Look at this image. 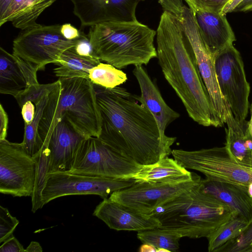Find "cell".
Wrapping results in <instances>:
<instances>
[{"instance_id":"obj_41","label":"cell","mask_w":252,"mask_h":252,"mask_svg":"<svg viewBox=\"0 0 252 252\" xmlns=\"http://www.w3.org/2000/svg\"><path fill=\"white\" fill-rule=\"evenodd\" d=\"M25 251L26 252H42L43 250L39 243L32 241Z\"/></svg>"},{"instance_id":"obj_43","label":"cell","mask_w":252,"mask_h":252,"mask_svg":"<svg viewBox=\"0 0 252 252\" xmlns=\"http://www.w3.org/2000/svg\"><path fill=\"white\" fill-rule=\"evenodd\" d=\"M139 251L140 252H157V248L154 246L146 243H143Z\"/></svg>"},{"instance_id":"obj_25","label":"cell","mask_w":252,"mask_h":252,"mask_svg":"<svg viewBox=\"0 0 252 252\" xmlns=\"http://www.w3.org/2000/svg\"><path fill=\"white\" fill-rule=\"evenodd\" d=\"M249 224L242 217L233 216L207 238L208 252H217L224 244L240 235Z\"/></svg>"},{"instance_id":"obj_4","label":"cell","mask_w":252,"mask_h":252,"mask_svg":"<svg viewBox=\"0 0 252 252\" xmlns=\"http://www.w3.org/2000/svg\"><path fill=\"white\" fill-rule=\"evenodd\" d=\"M199 183L161 204L153 211L151 216L159 221V228L181 238H207L235 216L225 203L202 192Z\"/></svg>"},{"instance_id":"obj_31","label":"cell","mask_w":252,"mask_h":252,"mask_svg":"<svg viewBox=\"0 0 252 252\" xmlns=\"http://www.w3.org/2000/svg\"><path fill=\"white\" fill-rule=\"evenodd\" d=\"M19 223L8 210L0 206V243L4 242L13 235V232Z\"/></svg>"},{"instance_id":"obj_14","label":"cell","mask_w":252,"mask_h":252,"mask_svg":"<svg viewBox=\"0 0 252 252\" xmlns=\"http://www.w3.org/2000/svg\"><path fill=\"white\" fill-rule=\"evenodd\" d=\"M81 27L104 22H135L136 9L144 0H69Z\"/></svg>"},{"instance_id":"obj_22","label":"cell","mask_w":252,"mask_h":252,"mask_svg":"<svg viewBox=\"0 0 252 252\" xmlns=\"http://www.w3.org/2000/svg\"><path fill=\"white\" fill-rule=\"evenodd\" d=\"M195 174L188 171L175 159L166 157L155 163L142 166L131 178L136 183H176L191 180Z\"/></svg>"},{"instance_id":"obj_40","label":"cell","mask_w":252,"mask_h":252,"mask_svg":"<svg viewBox=\"0 0 252 252\" xmlns=\"http://www.w3.org/2000/svg\"><path fill=\"white\" fill-rule=\"evenodd\" d=\"M243 0H230L223 8L221 14L226 15L227 13L233 12L235 8Z\"/></svg>"},{"instance_id":"obj_35","label":"cell","mask_w":252,"mask_h":252,"mask_svg":"<svg viewBox=\"0 0 252 252\" xmlns=\"http://www.w3.org/2000/svg\"><path fill=\"white\" fill-rule=\"evenodd\" d=\"M0 252H26L23 246L13 236L3 242L0 247Z\"/></svg>"},{"instance_id":"obj_10","label":"cell","mask_w":252,"mask_h":252,"mask_svg":"<svg viewBox=\"0 0 252 252\" xmlns=\"http://www.w3.org/2000/svg\"><path fill=\"white\" fill-rule=\"evenodd\" d=\"M215 64L223 98L237 120H246L249 107L250 86L240 53L233 45L227 46L215 57Z\"/></svg>"},{"instance_id":"obj_6","label":"cell","mask_w":252,"mask_h":252,"mask_svg":"<svg viewBox=\"0 0 252 252\" xmlns=\"http://www.w3.org/2000/svg\"><path fill=\"white\" fill-rule=\"evenodd\" d=\"M171 154L185 168L198 171L208 179L235 184L248 189L252 184V165L233 160L225 146L195 151L175 149Z\"/></svg>"},{"instance_id":"obj_19","label":"cell","mask_w":252,"mask_h":252,"mask_svg":"<svg viewBox=\"0 0 252 252\" xmlns=\"http://www.w3.org/2000/svg\"><path fill=\"white\" fill-rule=\"evenodd\" d=\"M199 187L204 193L227 205L235 216L249 222L252 220V197L247 188L207 178L201 180Z\"/></svg>"},{"instance_id":"obj_29","label":"cell","mask_w":252,"mask_h":252,"mask_svg":"<svg viewBox=\"0 0 252 252\" xmlns=\"http://www.w3.org/2000/svg\"><path fill=\"white\" fill-rule=\"evenodd\" d=\"M59 80H58L51 83L39 84L31 86L16 96L15 98L20 108L27 101H31L34 104L44 95L50 94L57 86Z\"/></svg>"},{"instance_id":"obj_12","label":"cell","mask_w":252,"mask_h":252,"mask_svg":"<svg viewBox=\"0 0 252 252\" xmlns=\"http://www.w3.org/2000/svg\"><path fill=\"white\" fill-rule=\"evenodd\" d=\"M194 52L202 78L207 90L213 108L222 126L229 108L223 98L218 85L215 57L204 41L192 11L184 5L178 17Z\"/></svg>"},{"instance_id":"obj_9","label":"cell","mask_w":252,"mask_h":252,"mask_svg":"<svg viewBox=\"0 0 252 252\" xmlns=\"http://www.w3.org/2000/svg\"><path fill=\"white\" fill-rule=\"evenodd\" d=\"M136 182L132 178H108L84 175L69 172L47 174L41 193L42 207L50 201L70 195L94 194L103 199L115 191Z\"/></svg>"},{"instance_id":"obj_23","label":"cell","mask_w":252,"mask_h":252,"mask_svg":"<svg viewBox=\"0 0 252 252\" xmlns=\"http://www.w3.org/2000/svg\"><path fill=\"white\" fill-rule=\"evenodd\" d=\"M56 0H13L3 16L0 26L7 22L22 31L38 27L37 18Z\"/></svg>"},{"instance_id":"obj_38","label":"cell","mask_w":252,"mask_h":252,"mask_svg":"<svg viewBox=\"0 0 252 252\" xmlns=\"http://www.w3.org/2000/svg\"><path fill=\"white\" fill-rule=\"evenodd\" d=\"M8 125V117L1 104L0 105V140L6 139Z\"/></svg>"},{"instance_id":"obj_27","label":"cell","mask_w":252,"mask_h":252,"mask_svg":"<svg viewBox=\"0 0 252 252\" xmlns=\"http://www.w3.org/2000/svg\"><path fill=\"white\" fill-rule=\"evenodd\" d=\"M89 79L95 85L112 89L126 82L127 77L121 69L100 62L90 70Z\"/></svg>"},{"instance_id":"obj_17","label":"cell","mask_w":252,"mask_h":252,"mask_svg":"<svg viewBox=\"0 0 252 252\" xmlns=\"http://www.w3.org/2000/svg\"><path fill=\"white\" fill-rule=\"evenodd\" d=\"M93 215L104 222L110 228L116 230L138 232L160 225L159 221L155 217L138 213L107 198L103 199L95 207Z\"/></svg>"},{"instance_id":"obj_42","label":"cell","mask_w":252,"mask_h":252,"mask_svg":"<svg viewBox=\"0 0 252 252\" xmlns=\"http://www.w3.org/2000/svg\"><path fill=\"white\" fill-rule=\"evenodd\" d=\"M13 0H0V17H2Z\"/></svg>"},{"instance_id":"obj_3","label":"cell","mask_w":252,"mask_h":252,"mask_svg":"<svg viewBox=\"0 0 252 252\" xmlns=\"http://www.w3.org/2000/svg\"><path fill=\"white\" fill-rule=\"evenodd\" d=\"M59 83L49 94L39 126L43 147H47L56 125L65 118L86 138L98 137L101 116L94 84L89 79L59 78Z\"/></svg>"},{"instance_id":"obj_13","label":"cell","mask_w":252,"mask_h":252,"mask_svg":"<svg viewBox=\"0 0 252 252\" xmlns=\"http://www.w3.org/2000/svg\"><path fill=\"white\" fill-rule=\"evenodd\" d=\"M201 180V177L195 174L191 180L180 183L138 182L113 192L108 198L138 213L151 215L159 205L191 189Z\"/></svg>"},{"instance_id":"obj_32","label":"cell","mask_w":252,"mask_h":252,"mask_svg":"<svg viewBox=\"0 0 252 252\" xmlns=\"http://www.w3.org/2000/svg\"><path fill=\"white\" fill-rule=\"evenodd\" d=\"M230 0H185L193 13L197 11H207L221 13Z\"/></svg>"},{"instance_id":"obj_21","label":"cell","mask_w":252,"mask_h":252,"mask_svg":"<svg viewBox=\"0 0 252 252\" xmlns=\"http://www.w3.org/2000/svg\"><path fill=\"white\" fill-rule=\"evenodd\" d=\"M226 147L234 161L252 165V125L250 121H239L229 108L225 117Z\"/></svg>"},{"instance_id":"obj_2","label":"cell","mask_w":252,"mask_h":252,"mask_svg":"<svg viewBox=\"0 0 252 252\" xmlns=\"http://www.w3.org/2000/svg\"><path fill=\"white\" fill-rule=\"evenodd\" d=\"M156 32L158 63L164 78L180 98L189 116L204 126H222L178 17L164 11Z\"/></svg>"},{"instance_id":"obj_33","label":"cell","mask_w":252,"mask_h":252,"mask_svg":"<svg viewBox=\"0 0 252 252\" xmlns=\"http://www.w3.org/2000/svg\"><path fill=\"white\" fill-rule=\"evenodd\" d=\"M72 48L79 55L97 57L94 51L87 35L83 32H81L80 36L77 39L75 45Z\"/></svg>"},{"instance_id":"obj_1","label":"cell","mask_w":252,"mask_h":252,"mask_svg":"<svg viewBox=\"0 0 252 252\" xmlns=\"http://www.w3.org/2000/svg\"><path fill=\"white\" fill-rule=\"evenodd\" d=\"M101 120L98 137L112 149L143 166L171 154L172 144L161 138L149 109L125 88L94 85Z\"/></svg>"},{"instance_id":"obj_11","label":"cell","mask_w":252,"mask_h":252,"mask_svg":"<svg viewBox=\"0 0 252 252\" xmlns=\"http://www.w3.org/2000/svg\"><path fill=\"white\" fill-rule=\"evenodd\" d=\"M37 162L22 143L0 140V192L13 196H32L37 174Z\"/></svg>"},{"instance_id":"obj_28","label":"cell","mask_w":252,"mask_h":252,"mask_svg":"<svg viewBox=\"0 0 252 252\" xmlns=\"http://www.w3.org/2000/svg\"><path fill=\"white\" fill-rule=\"evenodd\" d=\"M137 237L142 243L151 244L157 249H165L170 252L178 250L181 238L176 233L159 227L139 231Z\"/></svg>"},{"instance_id":"obj_34","label":"cell","mask_w":252,"mask_h":252,"mask_svg":"<svg viewBox=\"0 0 252 252\" xmlns=\"http://www.w3.org/2000/svg\"><path fill=\"white\" fill-rule=\"evenodd\" d=\"M164 11L170 12L177 17L182 15L184 5L182 0H158Z\"/></svg>"},{"instance_id":"obj_15","label":"cell","mask_w":252,"mask_h":252,"mask_svg":"<svg viewBox=\"0 0 252 252\" xmlns=\"http://www.w3.org/2000/svg\"><path fill=\"white\" fill-rule=\"evenodd\" d=\"M75 130L65 118L54 128L49 137L47 174L69 172L77 152L85 139Z\"/></svg>"},{"instance_id":"obj_8","label":"cell","mask_w":252,"mask_h":252,"mask_svg":"<svg viewBox=\"0 0 252 252\" xmlns=\"http://www.w3.org/2000/svg\"><path fill=\"white\" fill-rule=\"evenodd\" d=\"M59 24L40 25L23 30L13 41L12 54L32 65L37 71L47 64L57 63L62 54L73 47L77 39L65 38Z\"/></svg>"},{"instance_id":"obj_26","label":"cell","mask_w":252,"mask_h":252,"mask_svg":"<svg viewBox=\"0 0 252 252\" xmlns=\"http://www.w3.org/2000/svg\"><path fill=\"white\" fill-rule=\"evenodd\" d=\"M48 94L34 103L35 114L33 121L29 125H24V135L22 142L27 153L33 158L39 154L43 148V143L39 134V126L44 110L49 99Z\"/></svg>"},{"instance_id":"obj_46","label":"cell","mask_w":252,"mask_h":252,"mask_svg":"<svg viewBox=\"0 0 252 252\" xmlns=\"http://www.w3.org/2000/svg\"><path fill=\"white\" fill-rule=\"evenodd\" d=\"M250 122H251V123L252 125V103L251 106V118L250 120Z\"/></svg>"},{"instance_id":"obj_16","label":"cell","mask_w":252,"mask_h":252,"mask_svg":"<svg viewBox=\"0 0 252 252\" xmlns=\"http://www.w3.org/2000/svg\"><path fill=\"white\" fill-rule=\"evenodd\" d=\"M132 73L141 91V95H136V98L147 107L154 116L161 139L173 145L176 138L166 136L165 130L171 123L180 117V115L166 104L157 85L143 65H135Z\"/></svg>"},{"instance_id":"obj_5","label":"cell","mask_w":252,"mask_h":252,"mask_svg":"<svg viewBox=\"0 0 252 252\" xmlns=\"http://www.w3.org/2000/svg\"><path fill=\"white\" fill-rule=\"evenodd\" d=\"M157 32L138 21L104 22L90 27L87 36L100 61L119 69L147 65L157 58Z\"/></svg>"},{"instance_id":"obj_7","label":"cell","mask_w":252,"mask_h":252,"mask_svg":"<svg viewBox=\"0 0 252 252\" xmlns=\"http://www.w3.org/2000/svg\"><path fill=\"white\" fill-rule=\"evenodd\" d=\"M142 167L98 138L91 137L81 143L69 172L96 177L131 178Z\"/></svg>"},{"instance_id":"obj_20","label":"cell","mask_w":252,"mask_h":252,"mask_svg":"<svg viewBox=\"0 0 252 252\" xmlns=\"http://www.w3.org/2000/svg\"><path fill=\"white\" fill-rule=\"evenodd\" d=\"M194 13L201 36L215 57L236 40L235 34L225 15L207 11Z\"/></svg>"},{"instance_id":"obj_47","label":"cell","mask_w":252,"mask_h":252,"mask_svg":"<svg viewBox=\"0 0 252 252\" xmlns=\"http://www.w3.org/2000/svg\"><path fill=\"white\" fill-rule=\"evenodd\" d=\"M245 252H252V247L248 248Z\"/></svg>"},{"instance_id":"obj_44","label":"cell","mask_w":252,"mask_h":252,"mask_svg":"<svg viewBox=\"0 0 252 252\" xmlns=\"http://www.w3.org/2000/svg\"><path fill=\"white\" fill-rule=\"evenodd\" d=\"M157 252H170L169 251L163 248L157 249Z\"/></svg>"},{"instance_id":"obj_39","label":"cell","mask_w":252,"mask_h":252,"mask_svg":"<svg viewBox=\"0 0 252 252\" xmlns=\"http://www.w3.org/2000/svg\"><path fill=\"white\" fill-rule=\"evenodd\" d=\"M252 11V0H243L233 12H248Z\"/></svg>"},{"instance_id":"obj_36","label":"cell","mask_w":252,"mask_h":252,"mask_svg":"<svg viewBox=\"0 0 252 252\" xmlns=\"http://www.w3.org/2000/svg\"><path fill=\"white\" fill-rule=\"evenodd\" d=\"M21 109V114L24 122V125H29L33 121L35 114V106L31 101L24 103Z\"/></svg>"},{"instance_id":"obj_18","label":"cell","mask_w":252,"mask_h":252,"mask_svg":"<svg viewBox=\"0 0 252 252\" xmlns=\"http://www.w3.org/2000/svg\"><path fill=\"white\" fill-rule=\"evenodd\" d=\"M37 70L31 64L0 47V93L14 97L39 84Z\"/></svg>"},{"instance_id":"obj_45","label":"cell","mask_w":252,"mask_h":252,"mask_svg":"<svg viewBox=\"0 0 252 252\" xmlns=\"http://www.w3.org/2000/svg\"><path fill=\"white\" fill-rule=\"evenodd\" d=\"M248 192L252 197V184H251L248 187Z\"/></svg>"},{"instance_id":"obj_24","label":"cell","mask_w":252,"mask_h":252,"mask_svg":"<svg viewBox=\"0 0 252 252\" xmlns=\"http://www.w3.org/2000/svg\"><path fill=\"white\" fill-rule=\"evenodd\" d=\"M99 63L100 60L98 57L79 55L70 48L62 54L53 71L59 78L89 79L90 70Z\"/></svg>"},{"instance_id":"obj_37","label":"cell","mask_w":252,"mask_h":252,"mask_svg":"<svg viewBox=\"0 0 252 252\" xmlns=\"http://www.w3.org/2000/svg\"><path fill=\"white\" fill-rule=\"evenodd\" d=\"M61 32L63 36L69 40L76 39L81 35V32L70 23L61 25Z\"/></svg>"},{"instance_id":"obj_30","label":"cell","mask_w":252,"mask_h":252,"mask_svg":"<svg viewBox=\"0 0 252 252\" xmlns=\"http://www.w3.org/2000/svg\"><path fill=\"white\" fill-rule=\"evenodd\" d=\"M252 247V220L247 228L236 238L220 248L217 252H245Z\"/></svg>"}]
</instances>
